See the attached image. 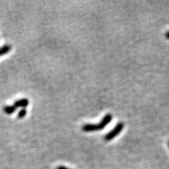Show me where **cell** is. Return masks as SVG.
<instances>
[{
	"mask_svg": "<svg viewBox=\"0 0 169 169\" xmlns=\"http://www.w3.org/2000/svg\"><path fill=\"white\" fill-rule=\"evenodd\" d=\"M56 169H71V168H67V167H66V166H59V167H57V168H56Z\"/></svg>",
	"mask_w": 169,
	"mask_h": 169,
	"instance_id": "ba28073f",
	"label": "cell"
},
{
	"mask_svg": "<svg viewBox=\"0 0 169 169\" xmlns=\"http://www.w3.org/2000/svg\"><path fill=\"white\" fill-rule=\"evenodd\" d=\"M168 147H169V141H168Z\"/></svg>",
	"mask_w": 169,
	"mask_h": 169,
	"instance_id": "30bf717a",
	"label": "cell"
},
{
	"mask_svg": "<svg viewBox=\"0 0 169 169\" xmlns=\"http://www.w3.org/2000/svg\"><path fill=\"white\" fill-rule=\"evenodd\" d=\"M16 110V108L14 105L13 106H6L4 107V111L5 114H9V115H11V114H13V113Z\"/></svg>",
	"mask_w": 169,
	"mask_h": 169,
	"instance_id": "8992f818",
	"label": "cell"
},
{
	"mask_svg": "<svg viewBox=\"0 0 169 169\" xmlns=\"http://www.w3.org/2000/svg\"><path fill=\"white\" fill-rule=\"evenodd\" d=\"M165 37H166L167 39H169V31H167L166 33H165Z\"/></svg>",
	"mask_w": 169,
	"mask_h": 169,
	"instance_id": "9c48e42d",
	"label": "cell"
},
{
	"mask_svg": "<svg viewBox=\"0 0 169 169\" xmlns=\"http://www.w3.org/2000/svg\"><path fill=\"white\" fill-rule=\"evenodd\" d=\"M112 120V115L111 114H107L106 115L104 116V118H102V120L98 123V127L99 130H102L108 125V123L111 121Z\"/></svg>",
	"mask_w": 169,
	"mask_h": 169,
	"instance_id": "7a4b0ae2",
	"label": "cell"
},
{
	"mask_svg": "<svg viewBox=\"0 0 169 169\" xmlns=\"http://www.w3.org/2000/svg\"><path fill=\"white\" fill-rule=\"evenodd\" d=\"M82 129L85 132H94L97 131H100L99 130L98 124L94 123H87L85 124L82 127Z\"/></svg>",
	"mask_w": 169,
	"mask_h": 169,
	"instance_id": "277c9868",
	"label": "cell"
},
{
	"mask_svg": "<svg viewBox=\"0 0 169 169\" xmlns=\"http://www.w3.org/2000/svg\"><path fill=\"white\" fill-rule=\"evenodd\" d=\"M13 105L15 106V108H18V107H22V108H26L29 105V100L28 99L23 98L21 99V100L15 101L14 104Z\"/></svg>",
	"mask_w": 169,
	"mask_h": 169,
	"instance_id": "3957f363",
	"label": "cell"
},
{
	"mask_svg": "<svg viewBox=\"0 0 169 169\" xmlns=\"http://www.w3.org/2000/svg\"><path fill=\"white\" fill-rule=\"evenodd\" d=\"M124 128V123H122V122H120V123H117V125L115 126V128L114 129L111 130L109 133L106 134L105 135V139L106 141H110L112 139H114V137H116L118 134H119L120 132L122 131V130Z\"/></svg>",
	"mask_w": 169,
	"mask_h": 169,
	"instance_id": "6da1fadb",
	"label": "cell"
},
{
	"mask_svg": "<svg viewBox=\"0 0 169 169\" xmlns=\"http://www.w3.org/2000/svg\"><path fill=\"white\" fill-rule=\"evenodd\" d=\"M11 46L9 44H4V45L0 47V56L4 55V54L9 53L11 49Z\"/></svg>",
	"mask_w": 169,
	"mask_h": 169,
	"instance_id": "5b68a950",
	"label": "cell"
},
{
	"mask_svg": "<svg viewBox=\"0 0 169 169\" xmlns=\"http://www.w3.org/2000/svg\"><path fill=\"white\" fill-rule=\"evenodd\" d=\"M26 114H27V110L26 108H22V109L19 111V112L18 113V116H18V118H23L26 116Z\"/></svg>",
	"mask_w": 169,
	"mask_h": 169,
	"instance_id": "52a82bcc",
	"label": "cell"
}]
</instances>
